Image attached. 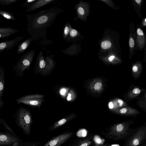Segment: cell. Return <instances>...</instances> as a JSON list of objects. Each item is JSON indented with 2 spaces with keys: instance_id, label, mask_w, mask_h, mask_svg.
<instances>
[{
  "instance_id": "e0dca14e",
  "label": "cell",
  "mask_w": 146,
  "mask_h": 146,
  "mask_svg": "<svg viewBox=\"0 0 146 146\" xmlns=\"http://www.w3.org/2000/svg\"><path fill=\"white\" fill-rule=\"evenodd\" d=\"M78 48L77 44L74 43L68 48L62 50V52L64 54L69 56H74L77 54Z\"/></svg>"
},
{
  "instance_id": "ac0fdd59",
  "label": "cell",
  "mask_w": 146,
  "mask_h": 146,
  "mask_svg": "<svg viewBox=\"0 0 146 146\" xmlns=\"http://www.w3.org/2000/svg\"><path fill=\"white\" fill-rule=\"evenodd\" d=\"M84 7L83 3L80 2L74 7L76 10L77 17L79 19H82L85 16V10Z\"/></svg>"
},
{
  "instance_id": "ba28073f",
  "label": "cell",
  "mask_w": 146,
  "mask_h": 146,
  "mask_svg": "<svg viewBox=\"0 0 146 146\" xmlns=\"http://www.w3.org/2000/svg\"><path fill=\"white\" fill-rule=\"evenodd\" d=\"M23 36H19L13 39L0 42V54L12 49L23 38Z\"/></svg>"
},
{
  "instance_id": "603a6c76",
  "label": "cell",
  "mask_w": 146,
  "mask_h": 146,
  "mask_svg": "<svg viewBox=\"0 0 146 146\" xmlns=\"http://www.w3.org/2000/svg\"><path fill=\"white\" fill-rule=\"evenodd\" d=\"M79 35V32L76 29L73 28L71 27L70 29L69 36V39H71L72 40L75 39Z\"/></svg>"
},
{
  "instance_id": "6da1fadb",
  "label": "cell",
  "mask_w": 146,
  "mask_h": 146,
  "mask_svg": "<svg viewBox=\"0 0 146 146\" xmlns=\"http://www.w3.org/2000/svg\"><path fill=\"white\" fill-rule=\"evenodd\" d=\"M62 10L54 7L33 14L25 15L27 18V32L32 40L46 38L47 30Z\"/></svg>"
},
{
  "instance_id": "cb8c5ba5",
  "label": "cell",
  "mask_w": 146,
  "mask_h": 146,
  "mask_svg": "<svg viewBox=\"0 0 146 146\" xmlns=\"http://www.w3.org/2000/svg\"><path fill=\"white\" fill-rule=\"evenodd\" d=\"M18 0H0V5H6L15 3Z\"/></svg>"
},
{
  "instance_id": "d6a6232c",
  "label": "cell",
  "mask_w": 146,
  "mask_h": 146,
  "mask_svg": "<svg viewBox=\"0 0 146 146\" xmlns=\"http://www.w3.org/2000/svg\"><path fill=\"white\" fill-rule=\"evenodd\" d=\"M117 102L119 104V106L121 107L123 104V101L121 99H119L118 100Z\"/></svg>"
},
{
  "instance_id": "52a82bcc",
  "label": "cell",
  "mask_w": 146,
  "mask_h": 146,
  "mask_svg": "<svg viewBox=\"0 0 146 146\" xmlns=\"http://www.w3.org/2000/svg\"><path fill=\"white\" fill-rule=\"evenodd\" d=\"M74 134L73 132L65 133L52 139L43 146H60L64 143Z\"/></svg>"
},
{
  "instance_id": "83f0119b",
  "label": "cell",
  "mask_w": 146,
  "mask_h": 146,
  "mask_svg": "<svg viewBox=\"0 0 146 146\" xmlns=\"http://www.w3.org/2000/svg\"><path fill=\"white\" fill-rule=\"evenodd\" d=\"M129 44L130 47L133 48L134 45V41L133 38H131L129 39Z\"/></svg>"
},
{
  "instance_id": "1f68e13d",
  "label": "cell",
  "mask_w": 146,
  "mask_h": 146,
  "mask_svg": "<svg viewBox=\"0 0 146 146\" xmlns=\"http://www.w3.org/2000/svg\"><path fill=\"white\" fill-rule=\"evenodd\" d=\"M67 91L66 89L64 88L60 90V93L62 95H63L64 96L65 94H66Z\"/></svg>"
},
{
  "instance_id": "f1b7e54d",
  "label": "cell",
  "mask_w": 146,
  "mask_h": 146,
  "mask_svg": "<svg viewBox=\"0 0 146 146\" xmlns=\"http://www.w3.org/2000/svg\"><path fill=\"white\" fill-rule=\"evenodd\" d=\"M127 110L126 108H122L119 110L120 113L122 114H125L127 112Z\"/></svg>"
},
{
  "instance_id": "44dd1931",
  "label": "cell",
  "mask_w": 146,
  "mask_h": 146,
  "mask_svg": "<svg viewBox=\"0 0 146 146\" xmlns=\"http://www.w3.org/2000/svg\"><path fill=\"white\" fill-rule=\"evenodd\" d=\"M71 27V25L68 22L66 23L64 29L63 35L64 40H66L68 39L70 29Z\"/></svg>"
},
{
  "instance_id": "e575fe53",
  "label": "cell",
  "mask_w": 146,
  "mask_h": 146,
  "mask_svg": "<svg viewBox=\"0 0 146 146\" xmlns=\"http://www.w3.org/2000/svg\"><path fill=\"white\" fill-rule=\"evenodd\" d=\"M94 146H112V145L109 143H105Z\"/></svg>"
},
{
  "instance_id": "8992f818",
  "label": "cell",
  "mask_w": 146,
  "mask_h": 146,
  "mask_svg": "<svg viewBox=\"0 0 146 146\" xmlns=\"http://www.w3.org/2000/svg\"><path fill=\"white\" fill-rule=\"evenodd\" d=\"M45 96L38 94L29 95L17 99L16 101L18 104L22 103L30 106L38 108L39 110L44 101Z\"/></svg>"
},
{
  "instance_id": "5b68a950",
  "label": "cell",
  "mask_w": 146,
  "mask_h": 146,
  "mask_svg": "<svg viewBox=\"0 0 146 146\" xmlns=\"http://www.w3.org/2000/svg\"><path fill=\"white\" fill-rule=\"evenodd\" d=\"M18 119L20 126L24 132L26 134L29 133L32 122L30 111L24 108H21L18 112Z\"/></svg>"
},
{
  "instance_id": "d4e9b609",
  "label": "cell",
  "mask_w": 146,
  "mask_h": 146,
  "mask_svg": "<svg viewBox=\"0 0 146 146\" xmlns=\"http://www.w3.org/2000/svg\"><path fill=\"white\" fill-rule=\"evenodd\" d=\"M111 46V43L109 41L106 40L102 42L101 44L102 48L104 49L109 48Z\"/></svg>"
},
{
  "instance_id": "4dcf8cb0",
  "label": "cell",
  "mask_w": 146,
  "mask_h": 146,
  "mask_svg": "<svg viewBox=\"0 0 146 146\" xmlns=\"http://www.w3.org/2000/svg\"><path fill=\"white\" fill-rule=\"evenodd\" d=\"M141 92V90L138 88H135L133 91V93L135 94H138L140 93Z\"/></svg>"
},
{
  "instance_id": "277c9868",
  "label": "cell",
  "mask_w": 146,
  "mask_h": 146,
  "mask_svg": "<svg viewBox=\"0 0 146 146\" xmlns=\"http://www.w3.org/2000/svg\"><path fill=\"white\" fill-rule=\"evenodd\" d=\"M35 50H31L23 55L14 66V69L20 76L26 70H29L31 66L35 53Z\"/></svg>"
},
{
  "instance_id": "30bf717a",
  "label": "cell",
  "mask_w": 146,
  "mask_h": 146,
  "mask_svg": "<svg viewBox=\"0 0 146 146\" xmlns=\"http://www.w3.org/2000/svg\"><path fill=\"white\" fill-rule=\"evenodd\" d=\"M45 65V58L42 51L39 52L37 57L34 68V72L36 74H41Z\"/></svg>"
},
{
  "instance_id": "836d02e7",
  "label": "cell",
  "mask_w": 146,
  "mask_h": 146,
  "mask_svg": "<svg viewBox=\"0 0 146 146\" xmlns=\"http://www.w3.org/2000/svg\"><path fill=\"white\" fill-rule=\"evenodd\" d=\"M132 70L134 72H137L138 70L137 67L136 66H133L132 68Z\"/></svg>"
},
{
  "instance_id": "7402d4cb",
  "label": "cell",
  "mask_w": 146,
  "mask_h": 146,
  "mask_svg": "<svg viewBox=\"0 0 146 146\" xmlns=\"http://www.w3.org/2000/svg\"><path fill=\"white\" fill-rule=\"evenodd\" d=\"M76 94L74 90L70 88L68 92L66 98V100L68 102H72L76 98Z\"/></svg>"
},
{
  "instance_id": "f35d334b",
  "label": "cell",
  "mask_w": 146,
  "mask_h": 146,
  "mask_svg": "<svg viewBox=\"0 0 146 146\" xmlns=\"http://www.w3.org/2000/svg\"><path fill=\"white\" fill-rule=\"evenodd\" d=\"M145 22H146V18L145 19Z\"/></svg>"
},
{
  "instance_id": "f546056e",
  "label": "cell",
  "mask_w": 146,
  "mask_h": 146,
  "mask_svg": "<svg viewBox=\"0 0 146 146\" xmlns=\"http://www.w3.org/2000/svg\"><path fill=\"white\" fill-rule=\"evenodd\" d=\"M137 34L139 35L143 36L144 35L142 30L140 28H138L137 31Z\"/></svg>"
},
{
  "instance_id": "5bb4252c",
  "label": "cell",
  "mask_w": 146,
  "mask_h": 146,
  "mask_svg": "<svg viewBox=\"0 0 146 146\" xmlns=\"http://www.w3.org/2000/svg\"><path fill=\"white\" fill-rule=\"evenodd\" d=\"M5 74L3 67L0 66V108H2L4 102L2 100L5 87Z\"/></svg>"
},
{
  "instance_id": "4fadbf2b",
  "label": "cell",
  "mask_w": 146,
  "mask_h": 146,
  "mask_svg": "<svg viewBox=\"0 0 146 146\" xmlns=\"http://www.w3.org/2000/svg\"><path fill=\"white\" fill-rule=\"evenodd\" d=\"M18 141L17 138L14 136L0 132V145H10Z\"/></svg>"
},
{
  "instance_id": "ffe728a7",
  "label": "cell",
  "mask_w": 146,
  "mask_h": 146,
  "mask_svg": "<svg viewBox=\"0 0 146 146\" xmlns=\"http://www.w3.org/2000/svg\"><path fill=\"white\" fill-rule=\"evenodd\" d=\"M0 15L7 19L13 21L16 19L15 16L12 13L7 11L0 10Z\"/></svg>"
},
{
  "instance_id": "d590c367",
  "label": "cell",
  "mask_w": 146,
  "mask_h": 146,
  "mask_svg": "<svg viewBox=\"0 0 146 146\" xmlns=\"http://www.w3.org/2000/svg\"><path fill=\"white\" fill-rule=\"evenodd\" d=\"M114 58L115 56H111L108 58V60L109 61L111 62Z\"/></svg>"
},
{
  "instance_id": "7c38bea8",
  "label": "cell",
  "mask_w": 146,
  "mask_h": 146,
  "mask_svg": "<svg viewBox=\"0 0 146 146\" xmlns=\"http://www.w3.org/2000/svg\"><path fill=\"white\" fill-rule=\"evenodd\" d=\"M55 0H36L26 7V11L30 12L42 7L48 4L52 3Z\"/></svg>"
},
{
  "instance_id": "9c48e42d",
  "label": "cell",
  "mask_w": 146,
  "mask_h": 146,
  "mask_svg": "<svg viewBox=\"0 0 146 146\" xmlns=\"http://www.w3.org/2000/svg\"><path fill=\"white\" fill-rule=\"evenodd\" d=\"M45 67L40 74L42 76H47L50 74L55 67L56 62L50 55H47L45 58Z\"/></svg>"
},
{
  "instance_id": "2e32d148",
  "label": "cell",
  "mask_w": 146,
  "mask_h": 146,
  "mask_svg": "<svg viewBox=\"0 0 146 146\" xmlns=\"http://www.w3.org/2000/svg\"><path fill=\"white\" fill-rule=\"evenodd\" d=\"M32 41L31 38L30 37L20 44L17 47V54H20L23 53L30 46Z\"/></svg>"
},
{
  "instance_id": "d6986e66",
  "label": "cell",
  "mask_w": 146,
  "mask_h": 146,
  "mask_svg": "<svg viewBox=\"0 0 146 146\" xmlns=\"http://www.w3.org/2000/svg\"><path fill=\"white\" fill-rule=\"evenodd\" d=\"M93 135L80 140L75 146H88L92 142Z\"/></svg>"
},
{
  "instance_id": "74e56055",
  "label": "cell",
  "mask_w": 146,
  "mask_h": 146,
  "mask_svg": "<svg viewBox=\"0 0 146 146\" xmlns=\"http://www.w3.org/2000/svg\"><path fill=\"white\" fill-rule=\"evenodd\" d=\"M135 1L138 4H140L141 1V0H135Z\"/></svg>"
},
{
  "instance_id": "9a60e30c",
  "label": "cell",
  "mask_w": 146,
  "mask_h": 146,
  "mask_svg": "<svg viewBox=\"0 0 146 146\" xmlns=\"http://www.w3.org/2000/svg\"><path fill=\"white\" fill-rule=\"evenodd\" d=\"M17 29L11 27H0V38L10 36L18 32Z\"/></svg>"
},
{
  "instance_id": "ab89813d",
  "label": "cell",
  "mask_w": 146,
  "mask_h": 146,
  "mask_svg": "<svg viewBox=\"0 0 146 146\" xmlns=\"http://www.w3.org/2000/svg\"><path fill=\"white\" fill-rule=\"evenodd\" d=\"M35 146V145H32V146Z\"/></svg>"
},
{
  "instance_id": "8d00e7d4",
  "label": "cell",
  "mask_w": 146,
  "mask_h": 146,
  "mask_svg": "<svg viewBox=\"0 0 146 146\" xmlns=\"http://www.w3.org/2000/svg\"><path fill=\"white\" fill-rule=\"evenodd\" d=\"M109 107L111 109L113 107V105L112 102H110L109 104Z\"/></svg>"
},
{
  "instance_id": "3957f363",
  "label": "cell",
  "mask_w": 146,
  "mask_h": 146,
  "mask_svg": "<svg viewBox=\"0 0 146 146\" xmlns=\"http://www.w3.org/2000/svg\"><path fill=\"white\" fill-rule=\"evenodd\" d=\"M123 146H146V124L134 129Z\"/></svg>"
},
{
  "instance_id": "4316f807",
  "label": "cell",
  "mask_w": 146,
  "mask_h": 146,
  "mask_svg": "<svg viewBox=\"0 0 146 146\" xmlns=\"http://www.w3.org/2000/svg\"><path fill=\"white\" fill-rule=\"evenodd\" d=\"M102 83L100 82H96L94 85V88L96 90H99L102 86Z\"/></svg>"
},
{
  "instance_id": "484cf974",
  "label": "cell",
  "mask_w": 146,
  "mask_h": 146,
  "mask_svg": "<svg viewBox=\"0 0 146 146\" xmlns=\"http://www.w3.org/2000/svg\"><path fill=\"white\" fill-rule=\"evenodd\" d=\"M36 0H27L23 4V6L27 7L28 6L36 1Z\"/></svg>"
},
{
  "instance_id": "7a4b0ae2",
  "label": "cell",
  "mask_w": 146,
  "mask_h": 146,
  "mask_svg": "<svg viewBox=\"0 0 146 146\" xmlns=\"http://www.w3.org/2000/svg\"><path fill=\"white\" fill-rule=\"evenodd\" d=\"M132 121L115 124L106 128L101 134L107 138L115 141L125 140L133 133L134 129L131 127Z\"/></svg>"
},
{
  "instance_id": "8fae6325",
  "label": "cell",
  "mask_w": 146,
  "mask_h": 146,
  "mask_svg": "<svg viewBox=\"0 0 146 146\" xmlns=\"http://www.w3.org/2000/svg\"><path fill=\"white\" fill-rule=\"evenodd\" d=\"M77 116L75 113H71L64 118L58 121L50 126L49 129L50 130H55L67 123L69 121L75 118Z\"/></svg>"
}]
</instances>
